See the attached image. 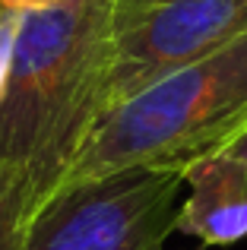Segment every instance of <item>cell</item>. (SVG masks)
I'll return each instance as SVG.
<instances>
[{
  "instance_id": "cell-1",
  "label": "cell",
  "mask_w": 247,
  "mask_h": 250,
  "mask_svg": "<svg viewBox=\"0 0 247 250\" xmlns=\"http://www.w3.org/2000/svg\"><path fill=\"white\" fill-rule=\"evenodd\" d=\"M114 0H67L19 13L10 80L0 95V171L29 219L67 181L105 114Z\"/></svg>"
},
{
  "instance_id": "cell-2",
  "label": "cell",
  "mask_w": 247,
  "mask_h": 250,
  "mask_svg": "<svg viewBox=\"0 0 247 250\" xmlns=\"http://www.w3.org/2000/svg\"><path fill=\"white\" fill-rule=\"evenodd\" d=\"M244 127L247 29L222 48L114 104L63 184L127 165L184 171L197 159L228 146Z\"/></svg>"
},
{
  "instance_id": "cell-6",
  "label": "cell",
  "mask_w": 247,
  "mask_h": 250,
  "mask_svg": "<svg viewBox=\"0 0 247 250\" xmlns=\"http://www.w3.org/2000/svg\"><path fill=\"white\" fill-rule=\"evenodd\" d=\"M25 225H29V206L16 184L0 171V250H22Z\"/></svg>"
},
{
  "instance_id": "cell-5",
  "label": "cell",
  "mask_w": 247,
  "mask_h": 250,
  "mask_svg": "<svg viewBox=\"0 0 247 250\" xmlns=\"http://www.w3.org/2000/svg\"><path fill=\"white\" fill-rule=\"evenodd\" d=\"M178 231L206 247H228L247 238V162L212 152L184 168Z\"/></svg>"
},
{
  "instance_id": "cell-7",
  "label": "cell",
  "mask_w": 247,
  "mask_h": 250,
  "mask_svg": "<svg viewBox=\"0 0 247 250\" xmlns=\"http://www.w3.org/2000/svg\"><path fill=\"white\" fill-rule=\"evenodd\" d=\"M16 29H19V13L0 10V95L10 80V63H13V48H16Z\"/></svg>"
},
{
  "instance_id": "cell-4",
  "label": "cell",
  "mask_w": 247,
  "mask_h": 250,
  "mask_svg": "<svg viewBox=\"0 0 247 250\" xmlns=\"http://www.w3.org/2000/svg\"><path fill=\"white\" fill-rule=\"evenodd\" d=\"M247 29V0H114L108 102L121 104Z\"/></svg>"
},
{
  "instance_id": "cell-3",
  "label": "cell",
  "mask_w": 247,
  "mask_h": 250,
  "mask_svg": "<svg viewBox=\"0 0 247 250\" xmlns=\"http://www.w3.org/2000/svg\"><path fill=\"white\" fill-rule=\"evenodd\" d=\"M181 200V168L127 165L70 181L29 219L22 250H162Z\"/></svg>"
},
{
  "instance_id": "cell-9",
  "label": "cell",
  "mask_w": 247,
  "mask_h": 250,
  "mask_svg": "<svg viewBox=\"0 0 247 250\" xmlns=\"http://www.w3.org/2000/svg\"><path fill=\"white\" fill-rule=\"evenodd\" d=\"M219 152H228V155H235V159H244L247 162V127L241 130V133L235 136V140L228 143V146H222Z\"/></svg>"
},
{
  "instance_id": "cell-8",
  "label": "cell",
  "mask_w": 247,
  "mask_h": 250,
  "mask_svg": "<svg viewBox=\"0 0 247 250\" xmlns=\"http://www.w3.org/2000/svg\"><path fill=\"white\" fill-rule=\"evenodd\" d=\"M67 0H0V10L10 13H32V10H48V6H61Z\"/></svg>"
}]
</instances>
